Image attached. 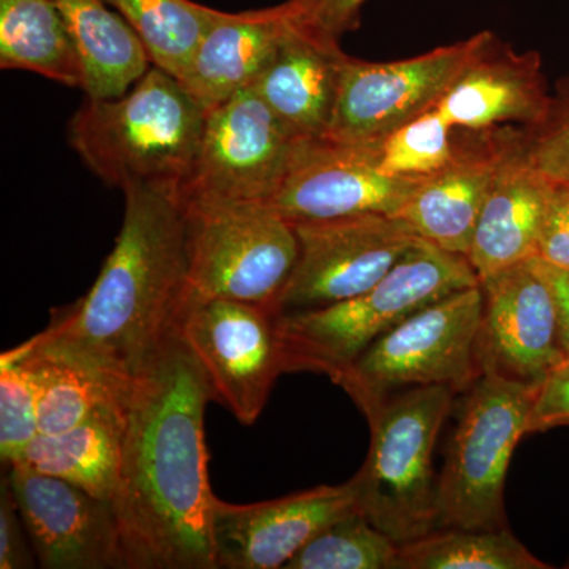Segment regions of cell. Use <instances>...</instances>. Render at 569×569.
I'll return each instance as SVG.
<instances>
[{"instance_id":"obj_1","label":"cell","mask_w":569,"mask_h":569,"mask_svg":"<svg viewBox=\"0 0 569 569\" xmlns=\"http://www.w3.org/2000/svg\"><path fill=\"white\" fill-rule=\"evenodd\" d=\"M211 400L203 369L179 336L133 378L112 501L127 569H219L204 445Z\"/></svg>"},{"instance_id":"obj_2","label":"cell","mask_w":569,"mask_h":569,"mask_svg":"<svg viewBox=\"0 0 569 569\" xmlns=\"http://www.w3.org/2000/svg\"><path fill=\"white\" fill-rule=\"evenodd\" d=\"M114 249L88 295L52 310L41 339L132 380L174 336L190 298L181 187L134 183Z\"/></svg>"},{"instance_id":"obj_3","label":"cell","mask_w":569,"mask_h":569,"mask_svg":"<svg viewBox=\"0 0 569 569\" xmlns=\"http://www.w3.org/2000/svg\"><path fill=\"white\" fill-rule=\"evenodd\" d=\"M208 111L159 67L112 99H91L74 112L69 142L86 167L104 183L187 181L204 132Z\"/></svg>"},{"instance_id":"obj_4","label":"cell","mask_w":569,"mask_h":569,"mask_svg":"<svg viewBox=\"0 0 569 569\" xmlns=\"http://www.w3.org/2000/svg\"><path fill=\"white\" fill-rule=\"evenodd\" d=\"M479 283L463 254L418 238L370 290L339 302L276 317L283 372H313L339 383L367 348L445 296Z\"/></svg>"},{"instance_id":"obj_5","label":"cell","mask_w":569,"mask_h":569,"mask_svg":"<svg viewBox=\"0 0 569 569\" xmlns=\"http://www.w3.org/2000/svg\"><path fill=\"white\" fill-rule=\"evenodd\" d=\"M456 395L448 387L407 389L366 415L369 455L353 477L359 511L397 545L438 529L433 449Z\"/></svg>"},{"instance_id":"obj_6","label":"cell","mask_w":569,"mask_h":569,"mask_svg":"<svg viewBox=\"0 0 569 569\" xmlns=\"http://www.w3.org/2000/svg\"><path fill=\"white\" fill-rule=\"evenodd\" d=\"M538 387L486 369L468 388L438 477V529H503L508 467Z\"/></svg>"},{"instance_id":"obj_7","label":"cell","mask_w":569,"mask_h":569,"mask_svg":"<svg viewBox=\"0 0 569 569\" xmlns=\"http://www.w3.org/2000/svg\"><path fill=\"white\" fill-rule=\"evenodd\" d=\"M482 307L481 283L426 306L367 348L337 385L365 415L407 389L448 387L462 392L482 373Z\"/></svg>"},{"instance_id":"obj_8","label":"cell","mask_w":569,"mask_h":569,"mask_svg":"<svg viewBox=\"0 0 569 569\" xmlns=\"http://www.w3.org/2000/svg\"><path fill=\"white\" fill-rule=\"evenodd\" d=\"M182 203L189 301L231 299L274 312L298 260L293 223L264 203Z\"/></svg>"},{"instance_id":"obj_9","label":"cell","mask_w":569,"mask_h":569,"mask_svg":"<svg viewBox=\"0 0 569 569\" xmlns=\"http://www.w3.org/2000/svg\"><path fill=\"white\" fill-rule=\"evenodd\" d=\"M305 141L252 88L242 89L208 112L182 200L268 204Z\"/></svg>"},{"instance_id":"obj_10","label":"cell","mask_w":569,"mask_h":569,"mask_svg":"<svg viewBox=\"0 0 569 569\" xmlns=\"http://www.w3.org/2000/svg\"><path fill=\"white\" fill-rule=\"evenodd\" d=\"M298 260L277 298L276 316L339 305L370 290L419 238L397 216L366 213L295 222Z\"/></svg>"},{"instance_id":"obj_11","label":"cell","mask_w":569,"mask_h":569,"mask_svg":"<svg viewBox=\"0 0 569 569\" xmlns=\"http://www.w3.org/2000/svg\"><path fill=\"white\" fill-rule=\"evenodd\" d=\"M492 36L479 32L406 61L367 62L347 54L326 140L378 144L437 107Z\"/></svg>"},{"instance_id":"obj_12","label":"cell","mask_w":569,"mask_h":569,"mask_svg":"<svg viewBox=\"0 0 569 569\" xmlns=\"http://www.w3.org/2000/svg\"><path fill=\"white\" fill-rule=\"evenodd\" d=\"M276 317L264 306L198 299L189 301L179 321V339L203 369L213 400L244 426L260 418L284 373Z\"/></svg>"},{"instance_id":"obj_13","label":"cell","mask_w":569,"mask_h":569,"mask_svg":"<svg viewBox=\"0 0 569 569\" xmlns=\"http://www.w3.org/2000/svg\"><path fill=\"white\" fill-rule=\"evenodd\" d=\"M7 478L40 568L127 569L111 501L21 462Z\"/></svg>"},{"instance_id":"obj_14","label":"cell","mask_w":569,"mask_h":569,"mask_svg":"<svg viewBox=\"0 0 569 569\" xmlns=\"http://www.w3.org/2000/svg\"><path fill=\"white\" fill-rule=\"evenodd\" d=\"M418 183L385 173L376 144L320 138L302 142L290 173L268 204L291 223L366 213L399 216Z\"/></svg>"},{"instance_id":"obj_15","label":"cell","mask_w":569,"mask_h":569,"mask_svg":"<svg viewBox=\"0 0 569 569\" xmlns=\"http://www.w3.org/2000/svg\"><path fill=\"white\" fill-rule=\"evenodd\" d=\"M479 283L485 295L478 340L481 370L541 385L568 356L561 347L552 288L537 258Z\"/></svg>"},{"instance_id":"obj_16","label":"cell","mask_w":569,"mask_h":569,"mask_svg":"<svg viewBox=\"0 0 569 569\" xmlns=\"http://www.w3.org/2000/svg\"><path fill=\"white\" fill-rule=\"evenodd\" d=\"M358 509L353 478L260 503L233 505L216 497L212 539L217 567L284 568L321 530Z\"/></svg>"},{"instance_id":"obj_17","label":"cell","mask_w":569,"mask_h":569,"mask_svg":"<svg viewBox=\"0 0 569 569\" xmlns=\"http://www.w3.org/2000/svg\"><path fill=\"white\" fill-rule=\"evenodd\" d=\"M475 132L473 140L459 141L455 160L440 173L419 181L400 219L419 238L447 252H470L475 230L493 178L520 132Z\"/></svg>"},{"instance_id":"obj_18","label":"cell","mask_w":569,"mask_h":569,"mask_svg":"<svg viewBox=\"0 0 569 569\" xmlns=\"http://www.w3.org/2000/svg\"><path fill=\"white\" fill-rule=\"evenodd\" d=\"M550 100L541 56L511 50L492 36L437 108L452 129L488 132L518 123L531 130L545 121Z\"/></svg>"},{"instance_id":"obj_19","label":"cell","mask_w":569,"mask_h":569,"mask_svg":"<svg viewBox=\"0 0 569 569\" xmlns=\"http://www.w3.org/2000/svg\"><path fill=\"white\" fill-rule=\"evenodd\" d=\"M556 183L530 162L520 132L498 164L467 254L479 280L537 257Z\"/></svg>"},{"instance_id":"obj_20","label":"cell","mask_w":569,"mask_h":569,"mask_svg":"<svg viewBox=\"0 0 569 569\" xmlns=\"http://www.w3.org/2000/svg\"><path fill=\"white\" fill-rule=\"evenodd\" d=\"M346 52L339 40L310 28L299 17L274 58L250 88L302 140L326 137Z\"/></svg>"},{"instance_id":"obj_21","label":"cell","mask_w":569,"mask_h":569,"mask_svg":"<svg viewBox=\"0 0 569 569\" xmlns=\"http://www.w3.org/2000/svg\"><path fill=\"white\" fill-rule=\"evenodd\" d=\"M298 9L287 0L263 10L227 13L206 32L181 80L206 111L250 88L293 28Z\"/></svg>"},{"instance_id":"obj_22","label":"cell","mask_w":569,"mask_h":569,"mask_svg":"<svg viewBox=\"0 0 569 569\" xmlns=\"http://www.w3.org/2000/svg\"><path fill=\"white\" fill-rule=\"evenodd\" d=\"M33 377L39 433L56 436L80 425L100 408L121 403L132 380L112 376L40 335L21 343Z\"/></svg>"},{"instance_id":"obj_23","label":"cell","mask_w":569,"mask_h":569,"mask_svg":"<svg viewBox=\"0 0 569 569\" xmlns=\"http://www.w3.org/2000/svg\"><path fill=\"white\" fill-rule=\"evenodd\" d=\"M123 427L126 399L100 408L66 432L39 433L20 462L112 503L121 475Z\"/></svg>"},{"instance_id":"obj_24","label":"cell","mask_w":569,"mask_h":569,"mask_svg":"<svg viewBox=\"0 0 569 569\" xmlns=\"http://www.w3.org/2000/svg\"><path fill=\"white\" fill-rule=\"evenodd\" d=\"M81 67V89L91 99L122 96L151 69L132 26L104 0H56Z\"/></svg>"},{"instance_id":"obj_25","label":"cell","mask_w":569,"mask_h":569,"mask_svg":"<svg viewBox=\"0 0 569 569\" xmlns=\"http://www.w3.org/2000/svg\"><path fill=\"white\" fill-rule=\"evenodd\" d=\"M0 67L81 88V67L56 0H0Z\"/></svg>"},{"instance_id":"obj_26","label":"cell","mask_w":569,"mask_h":569,"mask_svg":"<svg viewBox=\"0 0 569 569\" xmlns=\"http://www.w3.org/2000/svg\"><path fill=\"white\" fill-rule=\"evenodd\" d=\"M132 26L153 67L181 81L222 11L192 0H104Z\"/></svg>"},{"instance_id":"obj_27","label":"cell","mask_w":569,"mask_h":569,"mask_svg":"<svg viewBox=\"0 0 569 569\" xmlns=\"http://www.w3.org/2000/svg\"><path fill=\"white\" fill-rule=\"evenodd\" d=\"M503 527L468 530L447 527L400 545L397 569H546Z\"/></svg>"},{"instance_id":"obj_28","label":"cell","mask_w":569,"mask_h":569,"mask_svg":"<svg viewBox=\"0 0 569 569\" xmlns=\"http://www.w3.org/2000/svg\"><path fill=\"white\" fill-rule=\"evenodd\" d=\"M399 552L400 545L358 509L321 530L284 569H397Z\"/></svg>"},{"instance_id":"obj_29","label":"cell","mask_w":569,"mask_h":569,"mask_svg":"<svg viewBox=\"0 0 569 569\" xmlns=\"http://www.w3.org/2000/svg\"><path fill=\"white\" fill-rule=\"evenodd\" d=\"M455 130L437 107L430 108L376 144L378 164L387 174L415 181L440 173L458 152Z\"/></svg>"},{"instance_id":"obj_30","label":"cell","mask_w":569,"mask_h":569,"mask_svg":"<svg viewBox=\"0 0 569 569\" xmlns=\"http://www.w3.org/2000/svg\"><path fill=\"white\" fill-rule=\"evenodd\" d=\"M39 436L36 383L21 346L0 358V456L3 463L20 462Z\"/></svg>"},{"instance_id":"obj_31","label":"cell","mask_w":569,"mask_h":569,"mask_svg":"<svg viewBox=\"0 0 569 569\" xmlns=\"http://www.w3.org/2000/svg\"><path fill=\"white\" fill-rule=\"evenodd\" d=\"M526 153L552 181L569 182V77L550 100L545 121L526 130Z\"/></svg>"},{"instance_id":"obj_32","label":"cell","mask_w":569,"mask_h":569,"mask_svg":"<svg viewBox=\"0 0 569 569\" xmlns=\"http://www.w3.org/2000/svg\"><path fill=\"white\" fill-rule=\"evenodd\" d=\"M28 530L14 500L9 478L2 479L0 490V569L36 567V553L29 548Z\"/></svg>"},{"instance_id":"obj_33","label":"cell","mask_w":569,"mask_h":569,"mask_svg":"<svg viewBox=\"0 0 569 569\" xmlns=\"http://www.w3.org/2000/svg\"><path fill=\"white\" fill-rule=\"evenodd\" d=\"M538 260L569 269V183L557 182L546 211L537 249Z\"/></svg>"},{"instance_id":"obj_34","label":"cell","mask_w":569,"mask_h":569,"mask_svg":"<svg viewBox=\"0 0 569 569\" xmlns=\"http://www.w3.org/2000/svg\"><path fill=\"white\" fill-rule=\"evenodd\" d=\"M569 426V358L538 387L531 408L529 433Z\"/></svg>"},{"instance_id":"obj_35","label":"cell","mask_w":569,"mask_h":569,"mask_svg":"<svg viewBox=\"0 0 569 569\" xmlns=\"http://www.w3.org/2000/svg\"><path fill=\"white\" fill-rule=\"evenodd\" d=\"M301 20L318 32L339 40L359 24L367 0H290Z\"/></svg>"},{"instance_id":"obj_36","label":"cell","mask_w":569,"mask_h":569,"mask_svg":"<svg viewBox=\"0 0 569 569\" xmlns=\"http://www.w3.org/2000/svg\"><path fill=\"white\" fill-rule=\"evenodd\" d=\"M538 263L552 288L557 316H559L561 347L569 358V269L553 268V266L542 263L541 260H538Z\"/></svg>"},{"instance_id":"obj_37","label":"cell","mask_w":569,"mask_h":569,"mask_svg":"<svg viewBox=\"0 0 569 569\" xmlns=\"http://www.w3.org/2000/svg\"><path fill=\"white\" fill-rule=\"evenodd\" d=\"M567 183H569V182H567Z\"/></svg>"}]
</instances>
